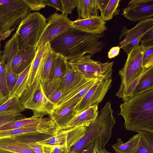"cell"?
I'll list each match as a JSON object with an SVG mask.
<instances>
[{
	"label": "cell",
	"mask_w": 153,
	"mask_h": 153,
	"mask_svg": "<svg viewBox=\"0 0 153 153\" xmlns=\"http://www.w3.org/2000/svg\"><path fill=\"white\" fill-rule=\"evenodd\" d=\"M153 28L152 18L140 21L131 29L124 26L119 36V46L128 55L133 48L139 45L143 35Z\"/></svg>",
	"instance_id": "30bf717a"
},
{
	"label": "cell",
	"mask_w": 153,
	"mask_h": 153,
	"mask_svg": "<svg viewBox=\"0 0 153 153\" xmlns=\"http://www.w3.org/2000/svg\"><path fill=\"white\" fill-rule=\"evenodd\" d=\"M120 108L126 130L153 133V89L133 96Z\"/></svg>",
	"instance_id": "7a4b0ae2"
},
{
	"label": "cell",
	"mask_w": 153,
	"mask_h": 153,
	"mask_svg": "<svg viewBox=\"0 0 153 153\" xmlns=\"http://www.w3.org/2000/svg\"><path fill=\"white\" fill-rule=\"evenodd\" d=\"M113 112L111 103L108 102L96 120L86 125L85 134L69 148V153H76L92 140L98 136L101 139V148H105L112 136V130L116 123Z\"/></svg>",
	"instance_id": "3957f363"
},
{
	"label": "cell",
	"mask_w": 153,
	"mask_h": 153,
	"mask_svg": "<svg viewBox=\"0 0 153 153\" xmlns=\"http://www.w3.org/2000/svg\"><path fill=\"white\" fill-rule=\"evenodd\" d=\"M25 118L20 112L8 111L0 113V128L8 123Z\"/></svg>",
	"instance_id": "d6a6232c"
},
{
	"label": "cell",
	"mask_w": 153,
	"mask_h": 153,
	"mask_svg": "<svg viewBox=\"0 0 153 153\" xmlns=\"http://www.w3.org/2000/svg\"><path fill=\"white\" fill-rule=\"evenodd\" d=\"M90 55L83 56L68 61V64L76 72L83 74L85 77L92 79L100 78L112 71L114 62L102 63L95 61Z\"/></svg>",
	"instance_id": "52a82bcc"
},
{
	"label": "cell",
	"mask_w": 153,
	"mask_h": 153,
	"mask_svg": "<svg viewBox=\"0 0 153 153\" xmlns=\"http://www.w3.org/2000/svg\"><path fill=\"white\" fill-rule=\"evenodd\" d=\"M3 102H0V105Z\"/></svg>",
	"instance_id": "f907efd6"
},
{
	"label": "cell",
	"mask_w": 153,
	"mask_h": 153,
	"mask_svg": "<svg viewBox=\"0 0 153 153\" xmlns=\"http://www.w3.org/2000/svg\"><path fill=\"white\" fill-rule=\"evenodd\" d=\"M4 58L6 65V76L8 89L10 92L14 87L18 78L19 74L15 73L13 71L11 66L13 58L8 57Z\"/></svg>",
	"instance_id": "1f68e13d"
},
{
	"label": "cell",
	"mask_w": 153,
	"mask_h": 153,
	"mask_svg": "<svg viewBox=\"0 0 153 153\" xmlns=\"http://www.w3.org/2000/svg\"><path fill=\"white\" fill-rule=\"evenodd\" d=\"M78 127L66 130H60L53 136L38 142L37 143L45 146H67V143L73 138Z\"/></svg>",
	"instance_id": "ffe728a7"
},
{
	"label": "cell",
	"mask_w": 153,
	"mask_h": 153,
	"mask_svg": "<svg viewBox=\"0 0 153 153\" xmlns=\"http://www.w3.org/2000/svg\"><path fill=\"white\" fill-rule=\"evenodd\" d=\"M106 22L100 16L72 21L71 26L94 34H101L107 29Z\"/></svg>",
	"instance_id": "2e32d148"
},
{
	"label": "cell",
	"mask_w": 153,
	"mask_h": 153,
	"mask_svg": "<svg viewBox=\"0 0 153 153\" xmlns=\"http://www.w3.org/2000/svg\"><path fill=\"white\" fill-rule=\"evenodd\" d=\"M29 5L31 10L39 11L45 7V0H24Z\"/></svg>",
	"instance_id": "ab89813d"
},
{
	"label": "cell",
	"mask_w": 153,
	"mask_h": 153,
	"mask_svg": "<svg viewBox=\"0 0 153 153\" xmlns=\"http://www.w3.org/2000/svg\"><path fill=\"white\" fill-rule=\"evenodd\" d=\"M77 20L99 16V10L96 0H76Z\"/></svg>",
	"instance_id": "7402d4cb"
},
{
	"label": "cell",
	"mask_w": 153,
	"mask_h": 153,
	"mask_svg": "<svg viewBox=\"0 0 153 153\" xmlns=\"http://www.w3.org/2000/svg\"><path fill=\"white\" fill-rule=\"evenodd\" d=\"M25 110L20 104L19 98L16 97L9 98L0 105V113L8 111L21 113Z\"/></svg>",
	"instance_id": "4dcf8cb0"
},
{
	"label": "cell",
	"mask_w": 153,
	"mask_h": 153,
	"mask_svg": "<svg viewBox=\"0 0 153 153\" xmlns=\"http://www.w3.org/2000/svg\"><path fill=\"white\" fill-rule=\"evenodd\" d=\"M139 137L138 133L134 135L125 143H123L121 138H118L117 142L112 145V148L117 153H132L137 146Z\"/></svg>",
	"instance_id": "d4e9b609"
},
{
	"label": "cell",
	"mask_w": 153,
	"mask_h": 153,
	"mask_svg": "<svg viewBox=\"0 0 153 153\" xmlns=\"http://www.w3.org/2000/svg\"><path fill=\"white\" fill-rule=\"evenodd\" d=\"M0 153H14L8 151L0 148Z\"/></svg>",
	"instance_id": "c3c4849f"
},
{
	"label": "cell",
	"mask_w": 153,
	"mask_h": 153,
	"mask_svg": "<svg viewBox=\"0 0 153 153\" xmlns=\"http://www.w3.org/2000/svg\"><path fill=\"white\" fill-rule=\"evenodd\" d=\"M67 15L55 13L47 18L45 27L36 47V49L43 46L71 26L72 21Z\"/></svg>",
	"instance_id": "8fae6325"
},
{
	"label": "cell",
	"mask_w": 153,
	"mask_h": 153,
	"mask_svg": "<svg viewBox=\"0 0 153 153\" xmlns=\"http://www.w3.org/2000/svg\"><path fill=\"white\" fill-rule=\"evenodd\" d=\"M109 0H96L97 6L101 12L105 8Z\"/></svg>",
	"instance_id": "bcb514c9"
},
{
	"label": "cell",
	"mask_w": 153,
	"mask_h": 153,
	"mask_svg": "<svg viewBox=\"0 0 153 153\" xmlns=\"http://www.w3.org/2000/svg\"><path fill=\"white\" fill-rule=\"evenodd\" d=\"M50 45L49 43L36 50L35 56L31 65L27 78L28 87L32 85L35 82L36 75L42 60Z\"/></svg>",
	"instance_id": "603a6c76"
},
{
	"label": "cell",
	"mask_w": 153,
	"mask_h": 153,
	"mask_svg": "<svg viewBox=\"0 0 153 153\" xmlns=\"http://www.w3.org/2000/svg\"><path fill=\"white\" fill-rule=\"evenodd\" d=\"M47 24L46 19L38 12L30 13L23 19L16 32L18 51L27 47H37Z\"/></svg>",
	"instance_id": "277c9868"
},
{
	"label": "cell",
	"mask_w": 153,
	"mask_h": 153,
	"mask_svg": "<svg viewBox=\"0 0 153 153\" xmlns=\"http://www.w3.org/2000/svg\"><path fill=\"white\" fill-rule=\"evenodd\" d=\"M120 0H109L104 9L101 12V18L105 21L111 19L114 16L118 15Z\"/></svg>",
	"instance_id": "f546056e"
},
{
	"label": "cell",
	"mask_w": 153,
	"mask_h": 153,
	"mask_svg": "<svg viewBox=\"0 0 153 153\" xmlns=\"http://www.w3.org/2000/svg\"><path fill=\"white\" fill-rule=\"evenodd\" d=\"M50 153H68L67 146H56L52 147Z\"/></svg>",
	"instance_id": "ee69618b"
},
{
	"label": "cell",
	"mask_w": 153,
	"mask_h": 153,
	"mask_svg": "<svg viewBox=\"0 0 153 153\" xmlns=\"http://www.w3.org/2000/svg\"><path fill=\"white\" fill-rule=\"evenodd\" d=\"M76 72V76L71 86L68 91L61 95L57 102L56 108L60 107L77 94L93 79H88L83 74Z\"/></svg>",
	"instance_id": "ac0fdd59"
},
{
	"label": "cell",
	"mask_w": 153,
	"mask_h": 153,
	"mask_svg": "<svg viewBox=\"0 0 153 153\" xmlns=\"http://www.w3.org/2000/svg\"><path fill=\"white\" fill-rule=\"evenodd\" d=\"M57 56V54L51 49L50 44L42 60L35 80V82L36 80L40 81L43 90L50 80Z\"/></svg>",
	"instance_id": "9a60e30c"
},
{
	"label": "cell",
	"mask_w": 153,
	"mask_h": 153,
	"mask_svg": "<svg viewBox=\"0 0 153 153\" xmlns=\"http://www.w3.org/2000/svg\"><path fill=\"white\" fill-rule=\"evenodd\" d=\"M145 48L139 45L133 48L127 55L123 67L119 71L121 80L120 86L127 85L143 74L147 69L144 68L142 64Z\"/></svg>",
	"instance_id": "ba28073f"
},
{
	"label": "cell",
	"mask_w": 153,
	"mask_h": 153,
	"mask_svg": "<svg viewBox=\"0 0 153 153\" xmlns=\"http://www.w3.org/2000/svg\"><path fill=\"white\" fill-rule=\"evenodd\" d=\"M31 64L19 74L18 78L14 87L10 93L9 98L13 97L20 98L23 92L28 87L27 78Z\"/></svg>",
	"instance_id": "484cf974"
},
{
	"label": "cell",
	"mask_w": 153,
	"mask_h": 153,
	"mask_svg": "<svg viewBox=\"0 0 153 153\" xmlns=\"http://www.w3.org/2000/svg\"><path fill=\"white\" fill-rule=\"evenodd\" d=\"M81 99L56 108L50 115V118L60 130L68 129V124L74 116L75 109Z\"/></svg>",
	"instance_id": "5bb4252c"
},
{
	"label": "cell",
	"mask_w": 153,
	"mask_h": 153,
	"mask_svg": "<svg viewBox=\"0 0 153 153\" xmlns=\"http://www.w3.org/2000/svg\"><path fill=\"white\" fill-rule=\"evenodd\" d=\"M153 28L147 32L141 39L140 45L144 47L153 46Z\"/></svg>",
	"instance_id": "8d00e7d4"
},
{
	"label": "cell",
	"mask_w": 153,
	"mask_h": 153,
	"mask_svg": "<svg viewBox=\"0 0 153 153\" xmlns=\"http://www.w3.org/2000/svg\"><path fill=\"white\" fill-rule=\"evenodd\" d=\"M0 148L14 153H35L27 144L13 136L1 138Z\"/></svg>",
	"instance_id": "44dd1931"
},
{
	"label": "cell",
	"mask_w": 153,
	"mask_h": 153,
	"mask_svg": "<svg viewBox=\"0 0 153 153\" xmlns=\"http://www.w3.org/2000/svg\"><path fill=\"white\" fill-rule=\"evenodd\" d=\"M142 64L145 69L153 66V46L145 48L143 55Z\"/></svg>",
	"instance_id": "e575fe53"
},
{
	"label": "cell",
	"mask_w": 153,
	"mask_h": 153,
	"mask_svg": "<svg viewBox=\"0 0 153 153\" xmlns=\"http://www.w3.org/2000/svg\"><path fill=\"white\" fill-rule=\"evenodd\" d=\"M31 11L24 0H0V36L7 37Z\"/></svg>",
	"instance_id": "8992f818"
},
{
	"label": "cell",
	"mask_w": 153,
	"mask_h": 153,
	"mask_svg": "<svg viewBox=\"0 0 153 153\" xmlns=\"http://www.w3.org/2000/svg\"><path fill=\"white\" fill-rule=\"evenodd\" d=\"M76 74V72L68 64V60L66 61L64 74L59 88L62 95L70 89L74 81Z\"/></svg>",
	"instance_id": "83f0119b"
},
{
	"label": "cell",
	"mask_w": 153,
	"mask_h": 153,
	"mask_svg": "<svg viewBox=\"0 0 153 153\" xmlns=\"http://www.w3.org/2000/svg\"><path fill=\"white\" fill-rule=\"evenodd\" d=\"M95 153H112L109 152L105 148H99L98 149Z\"/></svg>",
	"instance_id": "7dc6e473"
},
{
	"label": "cell",
	"mask_w": 153,
	"mask_h": 153,
	"mask_svg": "<svg viewBox=\"0 0 153 153\" xmlns=\"http://www.w3.org/2000/svg\"><path fill=\"white\" fill-rule=\"evenodd\" d=\"M103 33L94 34L71 26L50 42L51 49L69 61L89 53L100 52L105 44L100 40Z\"/></svg>",
	"instance_id": "6da1fadb"
},
{
	"label": "cell",
	"mask_w": 153,
	"mask_h": 153,
	"mask_svg": "<svg viewBox=\"0 0 153 153\" xmlns=\"http://www.w3.org/2000/svg\"><path fill=\"white\" fill-rule=\"evenodd\" d=\"M138 133L140 135L139 142L136 149L132 153H153L151 151L142 133L141 132Z\"/></svg>",
	"instance_id": "d590c367"
},
{
	"label": "cell",
	"mask_w": 153,
	"mask_h": 153,
	"mask_svg": "<svg viewBox=\"0 0 153 153\" xmlns=\"http://www.w3.org/2000/svg\"><path fill=\"white\" fill-rule=\"evenodd\" d=\"M51 119L49 118H38L32 116L14 121L3 125L0 128V131L6 130L23 127L27 126L42 123Z\"/></svg>",
	"instance_id": "cb8c5ba5"
},
{
	"label": "cell",
	"mask_w": 153,
	"mask_h": 153,
	"mask_svg": "<svg viewBox=\"0 0 153 153\" xmlns=\"http://www.w3.org/2000/svg\"><path fill=\"white\" fill-rule=\"evenodd\" d=\"M152 89H153V66L150 67L142 77L134 91L132 96Z\"/></svg>",
	"instance_id": "f1b7e54d"
},
{
	"label": "cell",
	"mask_w": 153,
	"mask_h": 153,
	"mask_svg": "<svg viewBox=\"0 0 153 153\" xmlns=\"http://www.w3.org/2000/svg\"><path fill=\"white\" fill-rule=\"evenodd\" d=\"M1 138V137H0V139Z\"/></svg>",
	"instance_id": "816d5d0a"
},
{
	"label": "cell",
	"mask_w": 153,
	"mask_h": 153,
	"mask_svg": "<svg viewBox=\"0 0 153 153\" xmlns=\"http://www.w3.org/2000/svg\"><path fill=\"white\" fill-rule=\"evenodd\" d=\"M120 49L119 46L112 47L108 52V56L109 59H112L119 55Z\"/></svg>",
	"instance_id": "7bdbcfd3"
},
{
	"label": "cell",
	"mask_w": 153,
	"mask_h": 153,
	"mask_svg": "<svg viewBox=\"0 0 153 153\" xmlns=\"http://www.w3.org/2000/svg\"><path fill=\"white\" fill-rule=\"evenodd\" d=\"M98 105L95 104L74 115L68 124L67 129L86 126L94 121L98 115Z\"/></svg>",
	"instance_id": "d6986e66"
},
{
	"label": "cell",
	"mask_w": 153,
	"mask_h": 153,
	"mask_svg": "<svg viewBox=\"0 0 153 153\" xmlns=\"http://www.w3.org/2000/svg\"><path fill=\"white\" fill-rule=\"evenodd\" d=\"M34 150L35 153H50L53 147L45 146L37 143L27 144Z\"/></svg>",
	"instance_id": "f35d334b"
},
{
	"label": "cell",
	"mask_w": 153,
	"mask_h": 153,
	"mask_svg": "<svg viewBox=\"0 0 153 153\" xmlns=\"http://www.w3.org/2000/svg\"><path fill=\"white\" fill-rule=\"evenodd\" d=\"M141 132L151 151L153 153V133Z\"/></svg>",
	"instance_id": "b9f144b4"
},
{
	"label": "cell",
	"mask_w": 153,
	"mask_h": 153,
	"mask_svg": "<svg viewBox=\"0 0 153 153\" xmlns=\"http://www.w3.org/2000/svg\"><path fill=\"white\" fill-rule=\"evenodd\" d=\"M63 11L62 13L68 15L72 13L76 6V0H61Z\"/></svg>",
	"instance_id": "74e56055"
},
{
	"label": "cell",
	"mask_w": 153,
	"mask_h": 153,
	"mask_svg": "<svg viewBox=\"0 0 153 153\" xmlns=\"http://www.w3.org/2000/svg\"><path fill=\"white\" fill-rule=\"evenodd\" d=\"M62 95L61 92L59 90L48 99L51 102L56 106L57 102Z\"/></svg>",
	"instance_id": "f6af8a7d"
},
{
	"label": "cell",
	"mask_w": 153,
	"mask_h": 153,
	"mask_svg": "<svg viewBox=\"0 0 153 153\" xmlns=\"http://www.w3.org/2000/svg\"><path fill=\"white\" fill-rule=\"evenodd\" d=\"M112 72L108 73L99 79L89 89L77 106L74 115L92 105H98L102 101L111 87Z\"/></svg>",
	"instance_id": "9c48e42d"
},
{
	"label": "cell",
	"mask_w": 153,
	"mask_h": 153,
	"mask_svg": "<svg viewBox=\"0 0 153 153\" xmlns=\"http://www.w3.org/2000/svg\"><path fill=\"white\" fill-rule=\"evenodd\" d=\"M101 148V139L100 136L94 138L76 153H95Z\"/></svg>",
	"instance_id": "836d02e7"
},
{
	"label": "cell",
	"mask_w": 153,
	"mask_h": 153,
	"mask_svg": "<svg viewBox=\"0 0 153 153\" xmlns=\"http://www.w3.org/2000/svg\"><path fill=\"white\" fill-rule=\"evenodd\" d=\"M19 102L25 109L33 111V116L38 118L50 115L56 108L45 95L39 80L27 88L19 98Z\"/></svg>",
	"instance_id": "5b68a950"
},
{
	"label": "cell",
	"mask_w": 153,
	"mask_h": 153,
	"mask_svg": "<svg viewBox=\"0 0 153 153\" xmlns=\"http://www.w3.org/2000/svg\"><path fill=\"white\" fill-rule=\"evenodd\" d=\"M6 65L2 58L0 61V101L4 102L9 98V91L6 76Z\"/></svg>",
	"instance_id": "4316f807"
},
{
	"label": "cell",
	"mask_w": 153,
	"mask_h": 153,
	"mask_svg": "<svg viewBox=\"0 0 153 153\" xmlns=\"http://www.w3.org/2000/svg\"><path fill=\"white\" fill-rule=\"evenodd\" d=\"M67 60L64 57L57 54L51 79L43 89L44 93L48 98L59 90V87L65 70L66 62Z\"/></svg>",
	"instance_id": "4fadbf2b"
},
{
	"label": "cell",
	"mask_w": 153,
	"mask_h": 153,
	"mask_svg": "<svg viewBox=\"0 0 153 153\" xmlns=\"http://www.w3.org/2000/svg\"><path fill=\"white\" fill-rule=\"evenodd\" d=\"M122 15L128 20L141 21L153 16V0H131Z\"/></svg>",
	"instance_id": "7c38bea8"
},
{
	"label": "cell",
	"mask_w": 153,
	"mask_h": 153,
	"mask_svg": "<svg viewBox=\"0 0 153 153\" xmlns=\"http://www.w3.org/2000/svg\"><path fill=\"white\" fill-rule=\"evenodd\" d=\"M45 5L51 6L54 7L57 11H63V8L61 0H45Z\"/></svg>",
	"instance_id": "60d3db41"
},
{
	"label": "cell",
	"mask_w": 153,
	"mask_h": 153,
	"mask_svg": "<svg viewBox=\"0 0 153 153\" xmlns=\"http://www.w3.org/2000/svg\"><path fill=\"white\" fill-rule=\"evenodd\" d=\"M36 50V46H29L18 51L11 63L12 69L15 73L20 74L32 63Z\"/></svg>",
	"instance_id": "e0dca14e"
},
{
	"label": "cell",
	"mask_w": 153,
	"mask_h": 153,
	"mask_svg": "<svg viewBox=\"0 0 153 153\" xmlns=\"http://www.w3.org/2000/svg\"><path fill=\"white\" fill-rule=\"evenodd\" d=\"M1 42L0 40V60H1L3 57V51H2L1 50Z\"/></svg>",
	"instance_id": "681fc988"
}]
</instances>
